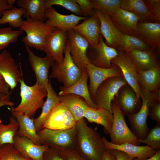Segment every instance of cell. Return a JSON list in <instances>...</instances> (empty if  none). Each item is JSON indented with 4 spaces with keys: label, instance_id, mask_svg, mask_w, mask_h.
Returning <instances> with one entry per match:
<instances>
[{
    "label": "cell",
    "instance_id": "cell-47",
    "mask_svg": "<svg viewBox=\"0 0 160 160\" xmlns=\"http://www.w3.org/2000/svg\"><path fill=\"white\" fill-rule=\"evenodd\" d=\"M11 94V92L9 94L0 93V107L4 106L13 107L14 103L10 100Z\"/></svg>",
    "mask_w": 160,
    "mask_h": 160
},
{
    "label": "cell",
    "instance_id": "cell-37",
    "mask_svg": "<svg viewBox=\"0 0 160 160\" xmlns=\"http://www.w3.org/2000/svg\"><path fill=\"white\" fill-rule=\"evenodd\" d=\"M24 31L20 28L13 30L11 27L0 28V51L7 47L10 44L17 42L19 37Z\"/></svg>",
    "mask_w": 160,
    "mask_h": 160
},
{
    "label": "cell",
    "instance_id": "cell-18",
    "mask_svg": "<svg viewBox=\"0 0 160 160\" xmlns=\"http://www.w3.org/2000/svg\"><path fill=\"white\" fill-rule=\"evenodd\" d=\"M156 49H137L126 54L137 71H145L160 66L159 54Z\"/></svg>",
    "mask_w": 160,
    "mask_h": 160
},
{
    "label": "cell",
    "instance_id": "cell-42",
    "mask_svg": "<svg viewBox=\"0 0 160 160\" xmlns=\"http://www.w3.org/2000/svg\"><path fill=\"white\" fill-rule=\"evenodd\" d=\"M153 22L160 23V0H144Z\"/></svg>",
    "mask_w": 160,
    "mask_h": 160
},
{
    "label": "cell",
    "instance_id": "cell-51",
    "mask_svg": "<svg viewBox=\"0 0 160 160\" xmlns=\"http://www.w3.org/2000/svg\"><path fill=\"white\" fill-rule=\"evenodd\" d=\"M133 160H160V151L157 150L155 154L148 158L145 159H139L137 158H134Z\"/></svg>",
    "mask_w": 160,
    "mask_h": 160
},
{
    "label": "cell",
    "instance_id": "cell-39",
    "mask_svg": "<svg viewBox=\"0 0 160 160\" xmlns=\"http://www.w3.org/2000/svg\"><path fill=\"white\" fill-rule=\"evenodd\" d=\"M45 5L46 9L53 5L60 6L76 15L82 16L80 8L76 0H45Z\"/></svg>",
    "mask_w": 160,
    "mask_h": 160
},
{
    "label": "cell",
    "instance_id": "cell-17",
    "mask_svg": "<svg viewBox=\"0 0 160 160\" xmlns=\"http://www.w3.org/2000/svg\"><path fill=\"white\" fill-rule=\"evenodd\" d=\"M86 18L74 14L63 15L52 7L46 10L44 23L48 27L58 28L67 32Z\"/></svg>",
    "mask_w": 160,
    "mask_h": 160
},
{
    "label": "cell",
    "instance_id": "cell-2",
    "mask_svg": "<svg viewBox=\"0 0 160 160\" xmlns=\"http://www.w3.org/2000/svg\"><path fill=\"white\" fill-rule=\"evenodd\" d=\"M18 82L20 84V102L16 107H12L8 109L10 111L25 114L31 118L45 102L44 99L47 95L46 88L36 83L33 86H28L23 79Z\"/></svg>",
    "mask_w": 160,
    "mask_h": 160
},
{
    "label": "cell",
    "instance_id": "cell-15",
    "mask_svg": "<svg viewBox=\"0 0 160 160\" xmlns=\"http://www.w3.org/2000/svg\"><path fill=\"white\" fill-rule=\"evenodd\" d=\"M76 123L68 109L60 103L55 106L45 121L43 128L65 130L75 126Z\"/></svg>",
    "mask_w": 160,
    "mask_h": 160
},
{
    "label": "cell",
    "instance_id": "cell-35",
    "mask_svg": "<svg viewBox=\"0 0 160 160\" xmlns=\"http://www.w3.org/2000/svg\"><path fill=\"white\" fill-rule=\"evenodd\" d=\"M25 11L24 9L15 7L11 9L4 10L1 13L0 25L8 23L14 28H20L23 20L22 16L25 14Z\"/></svg>",
    "mask_w": 160,
    "mask_h": 160
},
{
    "label": "cell",
    "instance_id": "cell-32",
    "mask_svg": "<svg viewBox=\"0 0 160 160\" xmlns=\"http://www.w3.org/2000/svg\"><path fill=\"white\" fill-rule=\"evenodd\" d=\"M16 2L18 7L25 9L24 18L42 22L45 20V0H17Z\"/></svg>",
    "mask_w": 160,
    "mask_h": 160
},
{
    "label": "cell",
    "instance_id": "cell-6",
    "mask_svg": "<svg viewBox=\"0 0 160 160\" xmlns=\"http://www.w3.org/2000/svg\"><path fill=\"white\" fill-rule=\"evenodd\" d=\"M111 107L113 119L109 133L110 142L116 145L128 143L139 145L140 143L128 127L125 119V115L120 108L113 101Z\"/></svg>",
    "mask_w": 160,
    "mask_h": 160
},
{
    "label": "cell",
    "instance_id": "cell-38",
    "mask_svg": "<svg viewBox=\"0 0 160 160\" xmlns=\"http://www.w3.org/2000/svg\"><path fill=\"white\" fill-rule=\"evenodd\" d=\"M95 9L105 13L110 17L120 8L121 0H91Z\"/></svg>",
    "mask_w": 160,
    "mask_h": 160
},
{
    "label": "cell",
    "instance_id": "cell-31",
    "mask_svg": "<svg viewBox=\"0 0 160 160\" xmlns=\"http://www.w3.org/2000/svg\"><path fill=\"white\" fill-rule=\"evenodd\" d=\"M84 117L89 122L95 123L102 126L104 132L109 134L113 119V114L109 111L98 107L94 108L89 106L85 110Z\"/></svg>",
    "mask_w": 160,
    "mask_h": 160
},
{
    "label": "cell",
    "instance_id": "cell-11",
    "mask_svg": "<svg viewBox=\"0 0 160 160\" xmlns=\"http://www.w3.org/2000/svg\"><path fill=\"white\" fill-rule=\"evenodd\" d=\"M113 101L120 108L125 115L128 116L137 112L142 103L132 88L128 84L120 88Z\"/></svg>",
    "mask_w": 160,
    "mask_h": 160
},
{
    "label": "cell",
    "instance_id": "cell-49",
    "mask_svg": "<svg viewBox=\"0 0 160 160\" xmlns=\"http://www.w3.org/2000/svg\"><path fill=\"white\" fill-rule=\"evenodd\" d=\"M102 160H116V159L111 150L106 149L104 153Z\"/></svg>",
    "mask_w": 160,
    "mask_h": 160
},
{
    "label": "cell",
    "instance_id": "cell-40",
    "mask_svg": "<svg viewBox=\"0 0 160 160\" xmlns=\"http://www.w3.org/2000/svg\"><path fill=\"white\" fill-rule=\"evenodd\" d=\"M140 143H143L155 150L160 149V123L157 124L150 130L146 137L138 139Z\"/></svg>",
    "mask_w": 160,
    "mask_h": 160
},
{
    "label": "cell",
    "instance_id": "cell-16",
    "mask_svg": "<svg viewBox=\"0 0 160 160\" xmlns=\"http://www.w3.org/2000/svg\"><path fill=\"white\" fill-rule=\"evenodd\" d=\"M0 74L12 91L22 78L23 73L9 52L4 49L0 53Z\"/></svg>",
    "mask_w": 160,
    "mask_h": 160
},
{
    "label": "cell",
    "instance_id": "cell-12",
    "mask_svg": "<svg viewBox=\"0 0 160 160\" xmlns=\"http://www.w3.org/2000/svg\"><path fill=\"white\" fill-rule=\"evenodd\" d=\"M87 55L89 62L93 65L103 68L111 67V60L118 54L114 48L107 45L101 36L99 44L96 47L89 46Z\"/></svg>",
    "mask_w": 160,
    "mask_h": 160
},
{
    "label": "cell",
    "instance_id": "cell-10",
    "mask_svg": "<svg viewBox=\"0 0 160 160\" xmlns=\"http://www.w3.org/2000/svg\"><path fill=\"white\" fill-rule=\"evenodd\" d=\"M67 33L72 59L78 67L83 69L89 63L87 55L89 44L82 36L73 29Z\"/></svg>",
    "mask_w": 160,
    "mask_h": 160
},
{
    "label": "cell",
    "instance_id": "cell-34",
    "mask_svg": "<svg viewBox=\"0 0 160 160\" xmlns=\"http://www.w3.org/2000/svg\"><path fill=\"white\" fill-rule=\"evenodd\" d=\"M117 48L126 53L137 49L147 50L151 49L148 44L138 37L121 33Z\"/></svg>",
    "mask_w": 160,
    "mask_h": 160
},
{
    "label": "cell",
    "instance_id": "cell-5",
    "mask_svg": "<svg viewBox=\"0 0 160 160\" xmlns=\"http://www.w3.org/2000/svg\"><path fill=\"white\" fill-rule=\"evenodd\" d=\"M55 28L47 26L44 22L34 20L28 18L23 20L20 28L26 33L22 41L25 46L29 48L43 51L46 36Z\"/></svg>",
    "mask_w": 160,
    "mask_h": 160
},
{
    "label": "cell",
    "instance_id": "cell-29",
    "mask_svg": "<svg viewBox=\"0 0 160 160\" xmlns=\"http://www.w3.org/2000/svg\"><path fill=\"white\" fill-rule=\"evenodd\" d=\"M59 97L60 103L68 109L77 122L84 119L85 110L89 106L82 97L72 94Z\"/></svg>",
    "mask_w": 160,
    "mask_h": 160
},
{
    "label": "cell",
    "instance_id": "cell-9",
    "mask_svg": "<svg viewBox=\"0 0 160 160\" xmlns=\"http://www.w3.org/2000/svg\"><path fill=\"white\" fill-rule=\"evenodd\" d=\"M111 65L110 68H103L96 66L89 62L85 66L89 79L88 90L93 101L98 87L103 81L111 77L123 76L120 68L115 64Z\"/></svg>",
    "mask_w": 160,
    "mask_h": 160
},
{
    "label": "cell",
    "instance_id": "cell-26",
    "mask_svg": "<svg viewBox=\"0 0 160 160\" xmlns=\"http://www.w3.org/2000/svg\"><path fill=\"white\" fill-rule=\"evenodd\" d=\"M89 76L85 68L82 69L81 76L75 83L68 87L60 86V91L58 96L72 94L82 97L87 102L89 106L92 108L97 107L92 100L89 94L87 85V80Z\"/></svg>",
    "mask_w": 160,
    "mask_h": 160
},
{
    "label": "cell",
    "instance_id": "cell-21",
    "mask_svg": "<svg viewBox=\"0 0 160 160\" xmlns=\"http://www.w3.org/2000/svg\"><path fill=\"white\" fill-rule=\"evenodd\" d=\"M13 145L23 157L31 160H44V154L49 147L45 145L36 144L26 137L16 135Z\"/></svg>",
    "mask_w": 160,
    "mask_h": 160
},
{
    "label": "cell",
    "instance_id": "cell-1",
    "mask_svg": "<svg viewBox=\"0 0 160 160\" xmlns=\"http://www.w3.org/2000/svg\"><path fill=\"white\" fill-rule=\"evenodd\" d=\"M76 127L75 150L88 160H102L106 149L100 134L89 126L84 119L77 122Z\"/></svg>",
    "mask_w": 160,
    "mask_h": 160
},
{
    "label": "cell",
    "instance_id": "cell-28",
    "mask_svg": "<svg viewBox=\"0 0 160 160\" xmlns=\"http://www.w3.org/2000/svg\"><path fill=\"white\" fill-rule=\"evenodd\" d=\"M46 88L47 99L41 108V112L38 117L33 119L37 132L43 129L45 121L55 106L60 103L59 96L53 88L50 81Z\"/></svg>",
    "mask_w": 160,
    "mask_h": 160
},
{
    "label": "cell",
    "instance_id": "cell-7",
    "mask_svg": "<svg viewBox=\"0 0 160 160\" xmlns=\"http://www.w3.org/2000/svg\"><path fill=\"white\" fill-rule=\"evenodd\" d=\"M128 84L123 76L108 78L98 87L93 101L99 107L112 112L111 106L115 96L122 86Z\"/></svg>",
    "mask_w": 160,
    "mask_h": 160
},
{
    "label": "cell",
    "instance_id": "cell-48",
    "mask_svg": "<svg viewBox=\"0 0 160 160\" xmlns=\"http://www.w3.org/2000/svg\"><path fill=\"white\" fill-rule=\"evenodd\" d=\"M111 150L115 156L116 160H133V158L126 153L116 149Z\"/></svg>",
    "mask_w": 160,
    "mask_h": 160
},
{
    "label": "cell",
    "instance_id": "cell-36",
    "mask_svg": "<svg viewBox=\"0 0 160 160\" xmlns=\"http://www.w3.org/2000/svg\"><path fill=\"white\" fill-rule=\"evenodd\" d=\"M18 127L17 120L13 116L10 118L7 124H3L0 119V147L5 144H13Z\"/></svg>",
    "mask_w": 160,
    "mask_h": 160
},
{
    "label": "cell",
    "instance_id": "cell-20",
    "mask_svg": "<svg viewBox=\"0 0 160 160\" xmlns=\"http://www.w3.org/2000/svg\"><path fill=\"white\" fill-rule=\"evenodd\" d=\"M72 29L82 36L88 41L89 46L95 47L99 44L102 35L100 22L95 15L86 18Z\"/></svg>",
    "mask_w": 160,
    "mask_h": 160
},
{
    "label": "cell",
    "instance_id": "cell-13",
    "mask_svg": "<svg viewBox=\"0 0 160 160\" xmlns=\"http://www.w3.org/2000/svg\"><path fill=\"white\" fill-rule=\"evenodd\" d=\"M67 40V32L56 28L46 36L43 51L55 62L61 63L64 58V49Z\"/></svg>",
    "mask_w": 160,
    "mask_h": 160
},
{
    "label": "cell",
    "instance_id": "cell-44",
    "mask_svg": "<svg viewBox=\"0 0 160 160\" xmlns=\"http://www.w3.org/2000/svg\"><path fill=\"white\" fill-rule=\"evenodd\" d=\"M148 116L157 123H160V100H151L149 108Z\"/></svg>",
    "mask_w": 160,
    "mask_h": 160
},
{
    "label": "cell",
    "instance_id": "cell-19",
    "mask_svg": "<svg viewBox=\"0 0 160 160\" xmlns=\"http://www.w3.org/2000/svg\"><path fill=\"white\" fill-rule=\"evenodd\" d=\"M118 54L111 61V63L120 68L123 77L133 89L137 97L140 99L141 92L137 80V71L125 52L118 51Z\"/></svg>",
    "mask_w": 160,
    "mask_h": 160
},
{
    "label": "cell",
    "instance_id": "cell-3",
    "mask_svg": "<svg viewBox=\"0 0 160 160\" xmlns=\"http://www.w3.org/2000/svg\"><path fill=\"white\" fill-rule=\"evenodd\" d=\"M64 56L62 62L59 63L55 62L52 67L50 78H55L64 87H69L75 83L81 77L82 69L75 64L70 52L69 43L68 41L64 48Z\"/></svg>",
    "mask_w": 160,
    "mask_h": 160
},
{
    "label": "cell",
    "instance_id": "cell-30",
    "mask_svg": "<svg viewBox=\"0 0 160 160\" xmlns=\"http://www.w3.org/2000/svg\"><path fill=\"white\" fill-rule=\"evenodd\" d=\"M12 116L17 120L18 129L16 135L26 137L36 144L41 145L34 124L33 119L25 114L11 111Z\"/></svg>",
    "mask_w": 160,
    "mask_h": 160
},
{
    "label": "cell",
    "instance_id": "cell-41",
    "mask_svg": "<svg viewBox=\"0 0 160 160\" xmlns=\"http://www.w3.org/2000/svg\"><path fill=\"white\" fill-rule=\"evenodd\" d=\"M0 160H31L23 157L13 144L6 143L0 147Z\"/></svg>",
    "mask_w": 160,
    "mask_h": 160
},
{
    "label": "cell",
    "instance_id": "cell-14",
    "mask_svg": "<svg viewBox=\"0 0 160 160\" xmlns=\"http://www.w3.org/2000/svg\"><path fill=\"white\" fill-rule=\"evenodd\" d=\"M28 55L29 61L36 78V83L46 88L49 82L48 73L50 68L55 61L51 57L46 56L39 57L34 54L28 47L25 46Z\"/></svg>",
    "mask_w": 160,
    "mask_h": 160
},
{
    "label": "cell",
    "instance_id": "cell-24",
    "mask_svg": "<svg viewBox=\"0 0 160 160\" xmlns=\"http://www.w3.org/2000/svg\"><path fill=\"white\" fill-rule=\"evenodd\" d=\"M137 37L152 49L160 46V23L152 22L138 23L136 30Z\"/></svg>",
    "mask_w": 160,
    "mask_h": 160
},
{
    "label": "cell",
    "instance_id": "cell-53",
    "mask_svg": "<svg viewBox=\"0 0 160 160\" xmlns=\"http://www.w3.org/2000/svg\"><path fill=\"white\" fill-rule=\"evenodd\" d=\"M7 84L5 81L3 77L0 74V86H3Z\"/></svg>",
    "mask_w": 160,
    "mask_h": 160
},
{
    "label": "cell",
    "instance_id": "cell-23",
    "mask_svg": "<svg viewBox=\"0 0 160 160\" xmlns=\"http://www.w3.org/2000/svg\"><path fill=\"white\" fill-rule=\"evenodd\" d=\"M111 17L121 33L137 36L136 30L139 19L135 14L120 8Z\"/></svg>",
    "mask_w": 160,
    "mask_h": 160
},
{
    "label": "cell",
    "instance_id": "cell-33",
    "mask_svg": "<svg viewBox=\"0 0 160 160\" xmlns=\"http://www.w3.org/2000/svg\"><path fill=\"white\" fill-rule=\"evenodd\" d=\"M120 8L135 14L140 22H153L144 0H121Z\"/></svg>",
    "mask_w": 160,
    "mask_h": 160
},
{
    "label": "cell",
    "instance_id": "cell-4",
    "mask_svg": "<svg viewBox=\"0 0 160 160\" xmlns=\"http://www.w3.org/2000/svg\"><path fill=\"white\" fill-rule=\"evenodd\" d=\"M41 145L59 150L75 149L76 136V126L65 130L44 128L37 132Z\"/></svg>",
    "mask_w": 160,
    "mask_h": 160
},
{
    "label": "cell",
    "instance_id": "cell-45",
    "mask_svg": "<svg viewBox=\"0 0 160 160\" xmlns=\"http://www.w3.org/2000/svg\"><path fill=\"white\" fill-rule=\"evenodd\" d=\"M44 160H66L61 151L54 148L49 147L45 152Z\"/></svg>",
    "mask_w": 160,
    "mask_h": 160
},
{
    "label": "cell",
    "instance_id": "cell-8",
    "mask_svg": "<svg viewBox=\"0 0 160 160\" xmlns=\"http://www.w3.org/2000/svg\"><path fill=\"white\" fill-rule=\"evenodd\" d=\"M141 92L140 98L142 100V105L140 109L137 113L127 116L131 130L139 139L145 138L150 130L147 125V120L151 101L154 99L153 94Z\"/></svg>",
    "mask_w": 160,
    "mask_h": 160
},
{
    "label": "cell",
    "instance_id": "cell-43",
    "mask_svg": "<svg viewBox=\"0 0 160 160\" xmlns=\"http://www.w3.org/2000/svg\"><path fill=\"white\" fill-rule=\"evenodd\" d=\"M81 12L82 16L88 17L95 15V9L91 0H76Z\"/></svg>",
    "mask_w": 160,
    "mask_h": 160
},
{
    "label": "cell",
    "instance_id": "cell-27",
    "mask_svg": "<svg viewBox=\"0 0 160 160\" xmlns=\"http://www.w3.org/2000/svg\"><path fill=\"white\" fill-rule=\"evenodd\" d=\"M137 78L141 91L153 94L160 89V66L137 71Z\"/></svg>",
    "mask_w": 160,
    "mask_h": 160
},
{
    "label": "cell",
    "instance_id": "cell-52",
    "mask_svg": "<svg viewBox=\"0 0 160 160\" xmlns=\"http://www.w3.org/2000/svg\"><path fill=\"white\" fill-rule=\"evenodd\" d=\"M10 88L9 86L7 84L5 85L0 86V93L9 94V90Z\"/></svg>",
    "mask_w": 160,
    "mask_h": 160
},
{
    "label": "cell",
    "instance_id": "cell-25",
    "mask_svg": "<svg viewBox=\"0 0 160 160\" xmlns=\"http://www.w3.org/2000/svg\"><path fill=\"white\" fill-rule=\"evenodd\" d=\"M95 14L100 20L101 32L105 39V43L108 46L116 49L122 33L115 26L109 15L97 9Z\"/></svg>",
    "mask_w": 160,
    "mask_h": 160
},
{
    "label": "cell",
    "instance_id": "cell-46",
    "mask_svg": "<svg viewBox=\"0 0 160 160\" xmlns=\"http://www.w3.org/2000/svg\"><path fill=\"white\" fill-rule=\"evenodd\" d=\"M60 150L66 160H88L81 155L75 149Z\"/></svg>",
    "mask_w": 160,
    "mask_h": 160
},
{
    "label": "cell",
    "instance_id": "cell-22",
    "mask_svg": "<svg viewBox=\"0 0 160 160\" xmlns=\"http://www.w3.org/2000/svg\"><path fill=\"white\" fill-rule=\"evenodd\" d=\"M102 140L106 149H116L120 151L133 158L139 159L148 158L153 156L156 152V150L147 145L141 146L128 143L116 145L108 141L105 137H102Z\"/></svg>",
    "mask_w": 160,
    "mask_h": 160
},
{
    "label": "cell",
    "instance_id": "cell-50",
    "mask_svg": "<svg viewBox=\"0 0 160 160\" xmlns=\"http://www.w3.org/2000/svg\"><path fill=\"white\" fill-rule=\"evenodd\" d=\"M13 7L8 4L7 0H0V17L1 16V13L3 11Z\"/></svg>",
    "mask_w": 160,
    "mask_h": 160
},
{
    "label": "cell",
    "instance_id": "cell-54",
    "mask_svg": "<svg viewBox=\"0 0 160 160\" xmlns=\"http://www.w3.org/2000/svg\"><path fill=\"white\" fill-rule=\"evenodd\" d=\"M8 4L10 6L13 7L16 1V0H7Z\"/></svg>",
    "mask_w": 160,
    "mask_h": 160
}]
</instances>
